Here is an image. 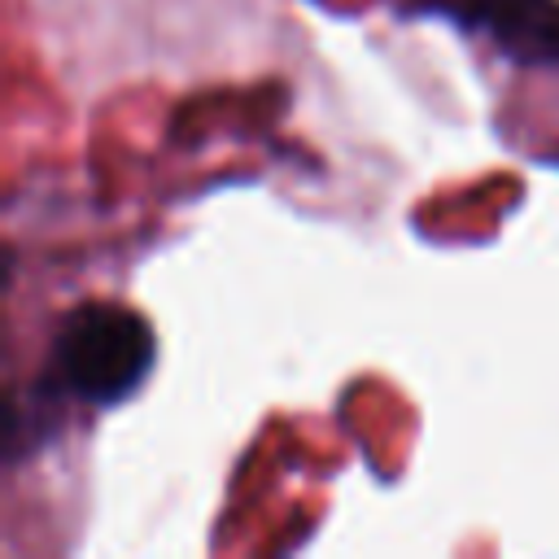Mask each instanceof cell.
Here are the masks:
<instances>
[{
    "instance_id": "7a4b0ae2",
    "label": "cell",
    "mask_w": 559,
    "mask_h": 559,
    "mask_svg": "<svg viewBox=\"0 0 559 559\" xmlns=\"http://www.w3.org/2000/svg\"><path fill=\"white\" fill-rule=\"evenodd\" d=\"M463 17L520 66L559 61V0H463Z\"/></svg>"
},
{
    "instance_id": "6da1fadb",
    "label": "cell",
    "mask_w": 559,
    "mask_h": 559,
    "mask_svg": "<svg viewBox=\"0 0 559 559\" xmlns=\"http://www.w3.org/2000/svg\"><path fill=\"white\" fill-rule=\"evenodd\" d=\"M153 328L144 314L109 301H87L66 314L52 341V376L92 406H114L140 389L153 367Z\"/></svg>"
}]
</instances>
